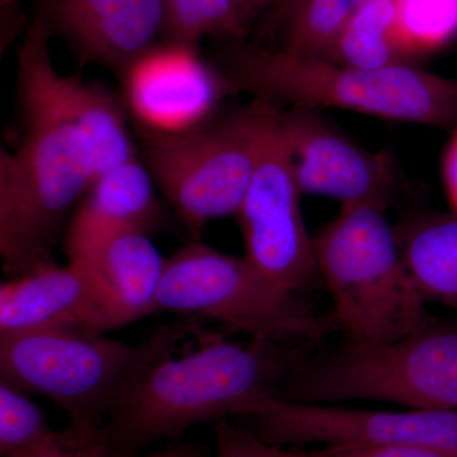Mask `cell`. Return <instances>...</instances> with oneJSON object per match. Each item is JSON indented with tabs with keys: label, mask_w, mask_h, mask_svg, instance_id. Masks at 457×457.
Returning <instances> with one entry per match:
<instances>
[{
	"label": "cell",
	"mask_w": 457,
	"mask_h": 457,
	"mask_svg": "<svg viewBox=\"0 0 457 457\" xmlns=\"http://www.w3.org/2000/svg\"><path fill=\"white\" fill-rule=\"evenodd\" d=\"M51 37L36 16L18 49L21 139L13 152L0 153V257L11 279L55 264L66 216L97 179L92 146L51 59Z\"/></svg>",
	"instance_id": "obj_1"
},
{
	"label": "cell",
	"mask_w": 457,
	"mask_h": 457,
	"mask_svg": "<svg viewBox=\"0 0 457 457\" xmlns=\"http://www.w3.org/2000/svg\"><path fill=\"white\" fill-rule=\"evenodd\" d=\"M300 357L275 339H206L200 350L164 357L147 370L108 416L102 436L113 457H134L191 427L248 416L275 396Z\"/></svg>",
	"instance_id": "obj_2"
},
{
	"label": "cell",
	"mask_w": 457,
	"mask_h": 457,
	"mask_svg": "<svg viewBox=\"0 0 457 457\" xmlns=\"http://www.w3.org/2000/svg\"><path fill=\"white\" fill-rule=\"evenodd\" d=\"M216 68L228 92L278 107H335L387 121L457 126V78L413 65L370 71L285 49H243Z\"/></svg>",
	"instance_id": "obj_3"
},
{
	"label": "cell",
	"mask_w": 457,
	"mask_h": 457,
	"mask_svg": "<svg viewBox=\"0 0 457 457\" xmlns=\"http://www.w3.org/2000/svg\"><path fill=\"white\" fill-rule=\"evenodd\" d=\"M198 318L179 315L130 345L98 333L38 330L0 337V380L55 403L69 428L98 433L120 400L186 337Z\"/></svg>",
	"instance_id": "obj_4"
},
{
	"label": "cell",
	"mask_w": 457,
	"mask_h": 457,
	"mask_svg": "<svg viewBox=\"0 0 457 457\" xmlns=\"http://www.w3.org/2000/svg\"><path fill=\"white\" fill-rule=\"evenodd\" d=\"M386 204H341L314 237L315 263L348 338L390 342L432 320L411 281Z\"/></svg>",
	"instance_id": "obj_5"
},
{
	"label": "cell",
	"mask_w": 457,
	"mask_h": 457,
	"mask_svg": "<svg viewBox=\"0 0 457 457\" xmlns=\"http://www.w3.org/2000/svg\"><path fill=\"white\" fill-rule=\"evenodd\" d=\"M275 396L315 404L375 400L457 411V327L432 319L395 341L347 337L332 350L297 361Z\"/></svg>",
	"instance_id": "obj_6"
},
{
	"label": "cell",
	"mask_w": 457,
	"mask_h": 457,
	"mask_svg": "<svg viewBox=\"0 0 457 457\" xmlns=\"http://www.w3.org/2000/svg\"><path fill=\"white\" fill-rule=\"evenodd\" d=\"M220 121L177 135L139 131L146 167L189 236L207 221L237 215L279 108L253 99Z\"/></svg>",
	"instance_id": "obj_7"
},
{
	"label": "cell",
	"mask_w": 457,
	"mask_h": 457,
	"mask_svg": "<svg viewBox=\"0 0 457 457\" xmlns=\"http://www.w3.org/2000/svg\"><path fill=\"white\" fill-rule=\"evenodd\" d=\"M154 311L212 319L251 339L314 342L329 326L245 257L198 240L165 260Z\"/></svg>",
	"instance_id": "obj_8"
},
{
	"label": "cell",
	"mask_w": 457,
	"mask_h": 457,
	"mask_svg": "<svg viewBox=\"0 0 457 457\" xmlns=\"http://www.w3.org/2000/svg\"><path fill=\"white\" fill-rule=\"evenodd\" d=\"M246 417L254 420L262 440L278 446L392 445L457 457L456 411H378L270 396L253 405Z\"/></svg>",
	"instance_id": "obj_9"
},
{
	"label": "cell",
	"mask_w": 457,
	"mask_h": 457,
	"mask_svg": "<svg viewBox=\"0 0 457 457\" xmlns=\"http://www.w3.org/2000/svg\"><path fill=\"white\" fill-rule=\"evenodd\" d=\"M278 116L264 140L260 161L237 216L246 260L267 278L290 293L311 285L317 275L314 237L303 220L295 179Z\"/></svg>",
	"instance_id": "obj_10"
},
{
	"label": "cell",
	"mask_w": 457,
	"mask_h": 457,
	"mask_svg": "<svg viewBox=\"0 0 457 457\" xmlns=\"http://www.w3.org/2000/svg\"><path fill=\"white\" fill-rule=\"evenodd\" d=\"M123 106L137 130L177 135L212 122L224 78L198 53L196 45L162 41L121 74Z\"/></svg>",
	"instance_id": "obj_11"
},
{
	"label": "cell",
	"mask_w": 457,
	"mask_h": 457,
	"mask_svg": "<svg viewBox=\"0 0 457 457\" xmlns=\"http://www.w3.org/2000/svg\"><path fill=\"white\" fill-rule=\"evenodd\" d=\"M278 122L302 195L332 197L341 204L389 203L396 179L389 152L359 145L315 108H281Z\"/></svg>",
	"instance_id": "obj_12"
},
{
	"label": "cell",
	"mask_w": 457,
	"mask_h": 457,
	"mask_svg": "<svg viewBox=\"0 0 457 457\" xmlns=\"http://www.w3.org/2000/svg\"><path fill=\"white\" fill-rule=\"evenodd\" d=\"M121 327L97 270L71 260L0 286V337L38 330L98 333Z\"/></svg>",
	"instance_id": "obj_13"
},
{
	"label": "cell",
	"mask_w": 457,
	"mask_h": 457,
	"mask_svg": "<svg viewBox=\"0 0 457 457\" xmlns=\"http://www.w3.org/2000/svg\"><path fill=\"white\" fill-rule=\"evenodd\" d=\"M51 36L84 62L121 74L164 38V0H37Z\"/></svg>",
	"instance_id": "obj_14"
},
{
	"label": "cell",
	"mask_w": 457,
	"mask_h": 457,
	"mask_svg": "<svg viewBox=\"0 0 457 457\" xmlns=\"http://www.w3.org/2000/svg\"><path fill=\"white\" fill-rule=\"evenodd\" d=\"M152 171L139 158L96 179L69 222L65 251L69 258L116 228L150 234L164 224Z\"/></svg>",
	"instance_id": "obj_15"
},
{
	"label": "cell",
	"mask_w": 457,
	"mask_h": 457,
	"mask_svg": "<svg viewBox=\"0 0 457 457\" xmlns=\"http://www.w3.org/2000/svg\"><path fill=\"white\" fill-rule=\"evenodd\" d=\"M71 260L88 261L97 270L121 327L155 312L165 260L149 234L135 228H116Z\"/></svg>",
	"instance_id": "obj_16"
},
{
	"label": "cell",
	"mask_w": 457,
	"mask_h": 457,
	"mask_svg": "<svg viewBox=\"0 0 457 457\" xmlns=\"http://www.w3.org/2000/svg\"><path fill=\"white\" fill-rule=\"evenodd\" d=\"M411 281L427 303L457 311V213H426L396 228Z\"/></svg>",
	"instance_id": "obj_17"
},
{
	"label": "cell",
	"mask_w": 457,
	"mask_h": 457,
	"mask_svg": "<svg viewBox=\"0 0 457 457\" xmlns=\"http://www.w3.org/2000/svg\"><path fill=\"white\" fill-rule=\"evenodd\" d=\"M60 82L69 110L92 146L97 177L137 158L128 111L119 99L77 74H62Z\"/></svg>",
	"instance_id": "obj_18"
},
{
	"label": "cell",
	"mask_w": 457,
	"mask_h": 457,
	"mask_svg": "<svg viewBox=\"0 0 457 457\" xmlns=\"http://www.w3.org/2000/svg\"><path fill=\"white\" fill-rule=\"evenodd\" d=\"M328 59L353 68L411 65L396 26L393 0H372L361 9L337 40Z\"/></svg>",
	"instance_id": "obj_19"
},
{
	"label": "cell",
	"mask_w": 457,
	"mask_h": 457,
	"mask_svg": "<svg viewBox=\"0 0 457 457\" xmlns=\"http://www.w3.org/2000/svg\"><path fill=\"white\" fill-rule=\"evenodd\" d=\"M29 394L0 380V455L14 457L82 446L97 433L55 431Z\"/></svg>",
	"instance_id": "obj_20"
},
{
	"label": "cell",
	"mask_w": 457,
	"mask_h": 457,
	"mask_svg": "<svg viewBox=\"0 0 457 457\" xmlns=\"http://www.w3.org/2000/svg\"><path fill=\"white\" fill-rule=\"evenodd\" d=\"M372 0H302L288 23L286 51L328 59L352 18Z\"/></svg>",
	"instance_id": "obj_21"
},
{
	"label": "cell",
	"mask_w": 457,
	"mask_h": 457,
	"mask_svg": "<svg viewBox=\"0 0 457 457\" xmlns=\"http://www.w3.org/2000/svg\"><path fill=\"white\" fill-rule=\"evenodd\" d=\"M164 41L198 45L206 37L239 35L245 17L236 0H164Z\"/></svg>",
	"instance_id": "obj_22"
},
{
	"label": "cell",
	"mask_w": 457,
	"mask_h": 457,
	"mask_svg": "<svg viewBox=\"0 0 457 457\" xmlns=\"http://www.w3.org/2000/svg\"><path fill=\"white\" fill-rule=\"evenodd\" d=\"M396 26L409 56L446 46L457 36V0H393Z\"/></svg>",
	"instance_id": "obj_23"
},
{
	"label": "cell",
	"mask_w": 457,
	"mask_h": 457,
	"mask_svg": "<svg viewBox=\"0 0 457 457\" xmlns=\"http://www.w3.org/2000/svg\"><path fill=\"white\" fill-rule=\"evenodd\" d=\"M215 457H308V451L278 446L222 418L215 425Z\"/></svg>",
	"instance_id": "obj_24"
},
{
	"label": "cell",
	"mask_w": 457,
	"mask_h": 457,
	"mask_svg": "<svg viewBox=\"0 0 457 457\" xmlns=\"http://www.w3.org/2000/svg\"><path fill=\"white\" fill-rule=\"evenodd\" d=\"M308 457H453L422 447L392 445H337L308 451Z\"/></svg>",
	"instance_id": "obj_25"
},
{
	"label": "cell",
	"mask_w": 457,
	"mask_h": 457,
	"mask_svg": "<svg viewBox=\"0 0 457 457\" xmlns=\"http://www.w3.org/2000/svg\"><path fill=\"white\" fill-rule=\"evenodd\" d=\"M14 457H113L112 451L108 446L101 431L92 440L82 446L69 447V449L42 451V453H26Z\"/></svg>",
	"instance_id": "obj_26"
},
{
	"label": "cell",
	"mask_w": 457,
	"mask_h": 457,
	"mask_svg": "<svg viewBox=\"0 0 457 457\" xmlns=\"http://www.w3.org/2000/svg\"><path fill=\"white\" fill-rule=\"evenodd\" d=\"M442 177L453 212L457 213V126L445 149L442 159Z\"/></svg>",
	"instance_id": "obj_27"
},
{
	"label": "cell",
	"mask_w": 457,
	"mask_h": 457,
	"mask_svg": "<svg viewBox=\"0 0 457 457\" xmlns=\"http://www.w3.org/2000/svg\"><path fill=\"white\" fill-rule=\"evenodd\" d=\"M134 457H140L139 455ZM143 457H209L207 450L195 442H179L167 449L155 451Z\"/></svg>",
	"instance_id": "obj_28"
},
{
	"label": "cell",
	"mask_w": 457,
	"mask_h": 457,
	"mask_svg": "<svg viewBox=\"0 0 457 457\" xmlns=\"http://www.w3.org/2000/svg\"><path fill=\"white\" fill-rule=\"evenodd\" d=\"M236 2L237 7L242 11L243 16L248 21L257 12L267 7L272 0H236Z\"/></svg>",
	"instance_id": "obj_29"
},
{
	"label": "cell",
	"mask_w": 457,
	"mask_h": 457,
	"mask_svg": "<svg viewBox=\"0 0 457 457\" xmlns=\"http://www.w3.org/2000/svg\"><path fill=\"white\" fill-rule=\"evenodd\" d=\"M12 2H20V0H0V3H2V4H4V3H12Z\"/></svg>",
	"instance_id": "obj_30"
}]
</instances>
